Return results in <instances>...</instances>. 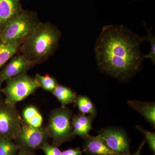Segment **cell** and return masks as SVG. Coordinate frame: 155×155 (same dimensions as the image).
<instances>
[{
	"mask_svg": "<svg viewBox=\"0 0 155 155\" xmlns=\"http://www.w3.org/2000/svg\"><path fill=\"white\" fill-rule=\"evenodd\" d=\"M34 65H35L22 54L12 58L9 63L3 67L0 72V86L4 81L26 73Z\"/></svg>",
	"mask_w": 155,
	"mask_h": 155,
	"instance_id": "obj_9",
	"label": "cell"
},
{
	"mask_svg": "<svg viewBox=\"0 0 155 155\" xmlns=\"http://www.w3.org/2000/svg\"><path fill=\"white\" fill-rule=\"evenodd\" d=\"M19 149L13 140L0 137V155H16Z\"/></svg>",
	"mask_w": 155,
	"mask_h": 155,
	"instance_id": "obj_18",
	"label": "cell"
},
{
	"mask_svg": "<svg viewBox=\"0 0 155 155\" xmlns=\"http://www.w3.org/2000/svg\"><path fill=\"white\" fill-rule=\"evenodd\" d=\"M32 151L25 149L20 148L16 155H35Z\"/></svg>",
	"mask_w": 155,
	"mask_h": 155,
	"instance_id": "obj_24",
	"label": "cell"
},
{
	"mask_svg": "<svg viewBox=\"0 0 155 155\" xmlns=\"http://www.w3.org/2000/svg\"><path fill=\"white\" fill-rule=\"evenodd\" d=\"M24 123L31 127H41L43 118L36 107L30 105L25 107L22 112Z\"/></svg>",
	"mask_w": 155,
	"mask_h": 155,
	"instance_id": "obj_15",
	"label": "cell"
},
{
	"mask_svg": "<svg viewBox=\"0 0 155 155\" xmlns=\"http://www.w3.org/2000/svg\"><path fill=\"white\" fill-rule=\"evenodd\" d=\"M145 142V140H143V141L141 143V144L140 145L138 149H137V150L132 155H140L142 150L143 147Z\"/></svg>",
	"mask_w": 155,
	"mask_h": 155,
	"instance_id": "obj_25",
	"label": "cell"
},
{
	"mask_svg": "<svg viewBox=\"0 0 155 155\" xmlns=\"http://www.w3.org/2000/svg\"><path fill=\"white\" fill-rule=\"evenodd\" d=\"M35 78L38 81L40 87L46 91L52 92L58 84L55 78L48 75L37 74Z\"/></svg>",
	"mask_w": 155,
	"mask_h": 155,
	"instance_id": "obj_19",
	"label": "cell"
},
{
	"mask_svg": "<svg viewBox=\"0 0 155 155\" xmlns=\"http://www.w3.org/2000/svg\"><path fill=\"white\" fill-rule=\"evenodd\" d=\"M61 35L54 24L41 22L24 38L19 48L21 54L35 65L42 63L55 51Z\"/></svg>",
	"mask_w": 155,
	"mask_h": 155,
	"instance_id": "obj_2",
	"label": "cell"
},
{
	"mask_svg": "<svg viewBox=\"0 0 155 155\" xmlns=\"http://www.w3.org/2000/svg\"><path fill=\"white\" fill-rule=\"evenodd\" d=\"M22 123L15 105L5 101L0 104V137L14 140Z\"/></svg>",
	"mask_w": 155,
	"mask_h": 155,
	"instance_id": "obj_6",
	"label": "cell"
},
{
	"mask_svg": "<svg viewBox=\"0 0 155 155\" xmlns=\"http://www.w3.org/2000/svg\"><path fill=\"white\" fill-rule=\"evenodd\" d=\"M48 137L45 129L31 127L23 122L14 141L20 148L33 150L47 142Z\"/></svg>",
	"mask_w": 155,
	"mask_h": 155,
	"instance_id": "obj_7",
	"label": "cell"
},
{
	"mask_svg": "<svg viewBox=\"0 0 155 155\" xmlns=\"http://www.w3.org/2000/svg\"><path fill=\"white\" fill-rule=\"evenodd\" d=\"M22 10L19 0H0V35Z\"/></svg>",
	"mask_w": 155,
	"mask_h": 155,
	"instance_id": "obj_10",
	"label": "cell"
},
{
	"mask_svg": "<svg viewBox=\"0 0 155 155\" xmlns=\"http://www.w3.org/2000/svg\"><path fill=\"white\" fill-rule=\"evenodd\" d=\"M144 41V37L123 25L105 26L94 45L99 69L120 81L130 79L141 69L143 59L140 46Z\"/></svg>",
	"mask_w": 155,
	"mask_h": 155,
	"instance_id": "obj_1",
	"label": "cell"
},
{
	"mask_svg": "<svg viewBox=\"0 0 155 155\" xmlns=\"http://www.w3.org/2000/svg\"><path fill=\"white\" fill-rule=\"evenodd\" d=\"M62 155H82V152L79 147L69 149L62 152Z\"/></svg>",
	"mask_w": 155,
	"mask_h": 155,
	"instance_id": "obj_23",
	"label": "cell"
},
{
	"mask_svg": "<svg viewBox=\"0 0 155 155\" xmlns=\"http://www.w3.org/2000/svg\"><path fill=\"white\" fill-rule=\"evenodd\" d=\"M82 153L88 155H117L109 149L97 136L89 135L84 139Z\"/></svg>",
	"mask_w": 155,
	"mask_h": 155,
	"instance_id": "obj_12",
	"label": "cell"
},
{
	"mask_svg": "<svg viewBox=\"0 0 155 155\" xmlns=\"http://www.w3.org/2000/svg\"><path fill=\"white\" fill-rule=\"evenodd\" d=\"M75 104L81 114H90L95 116L96 115L95 107L91 100L86 96L78 95L75 99Z\"/></svg>",
	"mask_w": 155,
	"mask_h": 155,
	"instance_id": "obj_17",
	"label": "cell"
},
{
	"mask_svg": "<svg viewBox=\"0 0 155 155\" xmlns=\"http://www.w3.org/2000/svg\"><path fill=\"white\" fill-rule=\"evenodd\" d=\"M72 113L65 107L54 110L50 116L46 131L52 139L53 144L60 146L74 137L72 134Z\"/></svg>",
	"mask_w": 155,
	"mask_h": 155,
	"instance_id": "obj_3",
	"label": "cell"
},
{
	"mask_svg": "<svg viewBox=\"0 0 155 155\" xmlns=\"http://www.w3.org/2000/svg\"><path fill=\"white\" fill-rule=\"evenodd\" d=\"M144 25L147 30V35L144 36L145 41H148L150 44L151 49L148 54L147 55H143V58L144 59L149 58L150 59L153 63H155V38L152 32L150 29L147 28L146 23H144Z\"/></svg>",
	"mask_w": 155,
	"mask_h": 155,
	"instance_id": "obj_20",
	"label": "cell"
},
{
	"mask_svg": "<svg viewBox=\"0 0 155 155\" xmlns=\"http://www.w3.org/2000/svg\"><path fill=\"white\" fill-rule=\"evenodd\" d=\"M97 136L117 155H131L129 139L121 129L114 127L104 128L99 131Z\"/></svg>",
	"mask_w": 155,
	"mask_h": 155,
	"instance_id": "obj_8",
	"label": "cell"
},
{
	"mask_svg": "<svg viewBox=\"0 0 155 155\" xmlns=\"http://www.w3.org/2000/svg\"><path fill=\"white\" fill-rule=\"evenodd\" d=\"M35 13L22 10L0 35V43L11 42L24 39L41 23Z\"/></svg>",
	"mask_w": 155,
	"mask_h": 155,
	"instance_id": "obj_4",
	"label": "cell"
},
{
	"mask_svg": "<svg viewBox=\"0 0 155 155\" xmlns=\"http://www.w3.org/2000/svg\"><path fill=\"white\" fill-rule=\"evenodd\" d=\"M1 86H0V104L2 102V101H1V93H1Z\"/></svg>",
	"mask_w": 155,
	"mask_h": 155,
	"instance_id": "obj_26",
	"label": "cell"
},
{
	"mask_svg": "<svg viewBox=\"0 0 155 155\" xmlns=\"http://www.w3.org/2000/svg\"><path fill=\"white\" fill-rule=\"evenodd\" d=\"M52 93L61 102L63 107L69 104L75 103L76 99V93L71 89L58 84Z\"/></svg>",
	"mask_w": 155,
	"mask_h": 155,
	"instance_id": "obj_16",
	"label": "cell"
},
{
	"mask_svg": "<svg viewBox=\"0 0 155 155\" xmlns=\"http://www.w3.org/2000/svg\"><path fill=\"white\" fill-rule=\"evenodd\" d=\"M95 117L92 115H86L80 113L72 117L71 123L73 136H78L84 139L89 135V132L92 129L94 119Z\"/></svg>",
	"mask_w": 155,
	"mask_h": 155,
	"instance_id": "obj_11",
	"label": "cell"
},
{
	"mask_svg": "<svg viewBox=\"0 0 155 155\" xmlns=\"http://www.w3.org/2000/svg\"><path fill=\"white\" fill-rule=\"evenodd\" d=\"M1 92L5 97V102L12 105L22 101L35 92L40 87L35 77L23 73L6 81Z\"/></svg>",
	"mask_w": 155,
	"mask_h": 155,
	"instance_id": "obj_5",
	"label": "cell"
},
{
	"mask_svg": "<svg viewBox=\"0 0 155 155\" xmlns=\"http://www.w3.org/2000/svg\"><path fill=\"white\" fill-rule=\"evenodd\" d=\"M136 129L141 131L143 134L147 142L148 143L150 149L153 153V154L155 155V134L154 132H150L148 130H145L140 125H137L136 126Z\"/></svg>",
	"mask_w": 155,
	"mask_h": 155,
	"instance_id": "obj_21",
	"label": "cell"
},
{
	"mask_svg": "<svg viewBox=\"0 0 155 155\" xmlns=\"http://www.w3.org/2000/svg\"><path fill=\"white\" fill-rule=\"evenodd\" d=\"M24 39L5 43H0V69L17 53Z\"/></svg>",
	"mask_w": 155,
	"mask_h": 155,
	"instance_id": "obj_14",
	"label": "cell"
},
{
	"mask_svg": "<svg viewBox=\"0 0 155 155\" xmlns=\"http://www.w3.org/2000/svg\"><path fill=\"white\" fill-rule=\"evenodd\" d=\"M127 104L130 107L138 111L146 120L155 128V104L154 102H147L141 101H129Z\"/></svg>",
	"mask_w": 155,
	"mask_h": 155,
	"instance_id": "obj_13",
	"label": "cell"
},
{
	"mask_svg": "<svg viewBox=\"0 0 155 155\" xmlns=\"http://www.w3.org/2000/svg\"><path fill=\"white\" fill-rule=\"evenodd\" d=\"M39 148L41 150L45 155H62V151L57 146L51 145L45 142L40 146Z\"/></svg>",
	"mask_w": 155,
	"mask_h": 155,
	"instance_id": "obj_22",
	"label": "cell"
}]
</instances>
